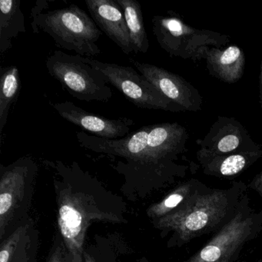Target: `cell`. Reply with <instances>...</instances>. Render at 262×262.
I'll return each mask as SVG.
<instances>
[{
	"mask_svg": "<svg viewBox=\"0 0 262 262\" xmlns=\"http://www.w3.org/2000/svg\"><path fill=\"white\" fill-rule=\"evenodd\" d=\"M231 194L228 191H212L193 194L172 212L156 220L159 229L173 231L188 242L220 223L231 209Z\"/></svg>",
	"mask_w": 262,
	"mask_h": 262,
	"instance_id": "277c9868",
	"label": "cell"
},
{
	"mask_svg": "<svg viewBox=\"0 0 262 262\" xmlns=\"http://www.w3.org/2000/svg\"><path fill=\"white\" fill-rule=\"evenodd\" d=\"M0 73V135H2L10 108L19 96L21 82L19 69L16 66L3 67Z\"/></svg>",
	"mask_w": 262,
	"mask_h": 262,
	"instance_id": "5bb4252c",
	"label": "cell"
},
{
	"mask_svg": "<svg viewBox=\"0 0 262 262\" xmlns=\"http://www.w3.org/2000/svg\"><path fill=\"white\" fill-rule=\"evenodd\" d=\"M171 128L163 125H147L129 133L122 139H106L78 132L79 145L99 154L122 158L125 169L134 171H151L159 165L171 139Z\"/></svg>",
	"mask_w": 262,
	"mask_h": 262,
	"instance_id": "7a4b0ae2",
	"label": "cell"
},
{
	"mask_svg": "<svg viewBox=\"0 0 262 262\" xmlns=\"http://www.w3.org/2000/svg\"><path fill=\"white\" fill-rule=\"evenodd\" d=\"M241 51L236 47H231L224 52L220 58V62L222 65H230L238 59Z\"/></svg>",
	"mask_w": 262,
	"mask_h": 262,
	"instance_id": "ac0fdd59",
	"label": "cell"
},
{
	"mask_svg": "<svg viewBox=\"0 0 262 262\" xmlns=\"http://www.w3.org/2000/svg\"><path fill=\"white\" fill-rule=\"evenodd\" d=\"M84 262H96L94 258L89 253H84Z\"/></svg>",
	"mask_w": 262,
	"mask_h": 262,
	"instance_id": "44dd1931",
	"label": "cell"
},
{
	"mask_svg": "<svg viewBox=\"0 0 262 262\" xmlns=\"http://www.w3.org/2000/svg\"><path fill=\"white\" fill-rule=\"evenodd\" d=\"M194 193L189 185H183L176 188L172 192L164 198L161 202L151 205L147 214L151 219H161L174 211L183 205Z\"/></svg>",
	"mask_w": 262,
	"mask_h": 262,
	"instance_id": "9a60e30c",
	"label": "cell"
},
{
	"mask_svg": "<svg viewBox=\"0 0 262 262\" xmlns=\"http://www.w3.org/2000/svg\"><path fill=\"white\" fill-rule=\"evenodd\" d=\"M85 5L101 31L127 56L133 52L123 11L116 0H85Z\"/></svg>",
	"mask_w": 262,
	"mask_h": 262,
	"instance_id": "30bf717a",
	"label": "cell"
},
{
	"mask_svg": "<svg viewBox=\"0 0 262 262\" xmlns=\"http://www.w3.org/2000/svg\"><path fill=\"white\" fill-rule=\"evenodd\" d=\"M261 225V214L241 210L189 262H229Z\"/></svg>",
	"mask_w": 262,
	"mask_h": 262,
	"instance_id": "8992f818",
	"label": "cell"
},
{
	"mask_svg": "<svg viewBox=\"0 0 262 262\" xmlns=\"http://www.w3.org/2000/svg\"><path fill=\"white\" fill-rule=\"evenodd\" d=\"M49 4L50 3H49V1H47V0H39V1H37L36 3V5L34 6L31 11L32 19H36L37 16L44 13L46 10L50 8Z\"/></svg>",
	"mask_w": 262,
	"mask_h": 262,
	"instance_id": "ffe728a7",
	"label": "cell"
},
{
	"mask_svg": "<svg viewBox=\"0 0 262 262\" xmlns=\"http://www.w3.org/2000/svg\"><path fill=\"white\" fill-rule=\"evenodd\" d=\"M51 105L62 119L102 139H122L129 134L131 127L135 125L134 121L128 118L111 119L97 116L70 101L52 103Z\"/></svg>",
	"mask_w": 262,
	"mask_h": 262,
	"instance_id": "9c48e42d",
	"label": "cell"
},
{
	"mask_svg": "<svg viewBox=\"0 0 262 262\" xmlns=\"http://www.w3.org/2000/svg\"><path fill=\"white\" fill-rule=\"evenodd\" d=\"M239 139L237 136L230 135V136H225L223 139H221L219 142L217 148L222 152H228L235 149L238 146Z\"/></svg>",
	"mask_w": 262,
	"mask_h": 262,
	"instance_id": "e0dca14e",
	"label": "cell"
},
{
	"mask_svg": "<svg viewBox=\"0 0 262 262\" xmlns=\"http://www.w3.org/2000/svg\"><path fill=\"white\" fill-rule=\"evenodd\" d=\"M31 227L24 224L6 238L0 248V262H30Z\"/></svg>",
	"mask_w": 262,
	"mask_h": 262,
	"instance_id": "4fadbf2b",
	"label": "cell"
},
{
	"mask_svg": "<svg viewBox=\"0 0 262 262\" xmlns=\"http://www.w3.org/2000/svg\"><path fill=\"white\" fill-rule=\"evenodd\" d=\"M31 26L33 33H47L59 48L89 58L101 53L96 42L102 31L83 10L74 4L42 13L33 19Z\"/></svg>",
	"mask_w": 262,
	"mask_h": 262,
	"instance_id": "3957f363",
	"label": "cell"
},
{
	"mask_svg": "<svg viewBox=\"0 0 262 262\" xmlns=\"http://www.w3.org/2000/svg\"><path fill=\"white\" fill-rule=\"evenodd\" d=\"M83 59L136 106L151 110L165 108L167 105L165 96L132 67L101 62L85 56Z\"/></svg>",
	"mask_w": 262,
	"mask_h": 262,
	"instance_id": "52a82bcc",
	"label": "cell"
},
{
	"mask_svg": "<svg viewBox=\"0 0 262 262\" xmlns=\"http://www.w3.org/2000/svg\"><path fill=\"white\" fill-rule=\"evenodd\" d=\"M125 16L133 52L146 53L149 47L142 7L136 0H116Z\"/></svg>",
	"mask_w": 262,
	"mask_h": 262,
	"instance_id": "7c38bea8",
	"label": "cell"
},
{
	"mask_svg": "<svg viewBox=\"0 0 262 262\" xmlns=\"http://www.w3.org/2000/svg\"><path fill=\"white\" fill-rule=\"evenodd\" d=\"M245 165V158L240 155H234L223 161L221 165L220 171L223 176H234L242 171Z\"/></svg>",
	"mask_w": 262,
	"mask_h": 262,
	"instance_id": "2e32d148",
	"label": "cell"
},
{
	"mask_svg": "<svg viewBox=\"0 0 262 262\" xmlns=\"http://www.w3.org/2000/svg\"><path fill=\"white\" fill-rule=\"evenodd\" d=\"M63 182H56L58 226L70 262H84V244L93 222H120L122 219L102 208L93 194L73 185L70 166L57 162Z\"/></svg>",
	"mask_w": 262,
	"mask_h": 262,
	"instance_id": "6da1fadb",
	"label": "cell"
},
{
	"mask_svg": "<svg viewBox=\"0 0 262 262\" xmlns=\"http://www.w3.org/2000/svg\"><path fill=\"white\" fill-rule=\"evenodd\" d=\"M48 262H70V257L63 242L52 253Z\"/></svg>",
	"mask_w": 262,
	"mask_h": 262,
	"instance_id": "d6986e66",
	"label": "cell"
},
{
	"mask_svg": "<svg viewBox=\"0 0 262 262\" xmlns=\"http://www.w3.org/2000/svg\"><path fill=\"white\" fill-rule=\"evenodd\" d=\"M36 170L30 158H22L8 166L1 167L0 177V238L24 201L29 182Z\"/></svg>",
	"mask_w": 262,
	"mask_h": 262,
	"instance_id": "ba28073f",
	"label": "cell"
},
{
	"mask_svg": "<svg viewBox=\"0 0 262 262\" xmlns=\"http://www.w3.org/2000/svg\"><path fill=\"white\" fill-rule=\"evenodd\" d=\"M46 67L50 76L76 99L107 102L113 96L106 79L86 63L83 56L56 50L47 57Z\"/></svg>",
	"mask_w": 262,
	"mask_h": 262,
	"instance_id": "5b68a950",
	"label": "cell"
},
{
	"mask_svg": "<svg viewBox=\"0 0 262 262\" xmlns=\"http://www.w3.org/2000/svg\"><path fill=\"white\" fill-rule=\"evenodd\" d=\"M27 33L25 16L20 0L0 1V53L13 47V40L20 33Z\"/></svg>",
	"mask_w": 262,
	"mask_h": 262,
	"instance_id": "8fae6325",
	"label": "cell"
}]
</instances>
